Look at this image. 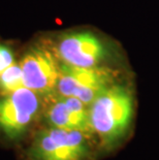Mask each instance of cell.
Listing matches in <instances>:
<instances>
[{
    "label": "cell",
    "mask_w": 159,
    "mask_h": 160,
    "mask_svg": "<svg viewBox=\"0 0 159 160\" xmlns=\"http://www.w3.org/2000/svg\"><path fill=\"white\" fill-rule=\"evenodd\" d=\"M133 111L131 91L122 85H111L89 105L92 133L97 135L103 147L118 145L131 124Z\"/></svg>",
    "instance_id": "cell-1"
},
{
    "label": "cell",
    "mask_w": 159,
    "mask_h": 160,
    "mask_svg": "<svg viewBox=\"0 0 159 160\" xmlns=\"http://www.w3.org/2000/svg\"><path fill=\"white\" fill-rule=\"evenodd\" d=\"M89 134L80 130L48 127L35 134L28 149L29 160H89Z\"/></svg>",
    "instance_id": "cell-2"
},
{
    "label": "cell",
    "mask_w": 159,
    "mask_h": 160,
    "mask_svg": "<svg viewBox=\"0 0 159 160\" xmlns=\"http://www.w3.org/2000/svg\"><path fill=\"white\" fill-rule=\"evenodd\" d=\"M42 108V96L27 87L1 95L0 133L8 141H19L27 133Z\"/></svg>",
    "instance_id": "cell-3"
},
{
    "label": "cell",
    "mask_w": 159,
    "mask_h": 160,
    "mask_svg": "<svg viewBox=\"0 0 159 160\" xmlns=\"http://www.w3.org/2000/svg\"><path fill=\"white\" fill-rule=\"evenodd\" d=\"M111 85H113V72L110 69L98 66L82 68L61 63L55 94L77 97L89 107Z\"/></svg>",
    "instance_id": "cell-4"
},
{
    "label": "cell",
    "mask_w": 159,
    "mask_h": 160,
    "mask_svg": "<svg viewBox=\"0 0 159 160\" xmlns=\"http://www.w3.org/2000/svg\"><path fill=\"white\" fill-rule=\"evenodd\" d=\"M24 86L42 97L56 93L60 76V64L50 50L40 47L29 49L20 61Z\"/></svg>",
    "instance_id": "cell-5"
},
{
    "label": "cell",
    "mask_w": 159,
    "mask_h": 160,
    "mask_svg": "<svg viewBox=\"0 0 159 160\" xmlns=\"http://www.w3.org/2000/svg\"><path fill=\"white\" fill-rule=\"evenodd\" d=\"M61 63L74 67H97L106 56V49L96 35L90 32H72L61 36L57 45Z\"/></svg>",
    "instance_id": "cell-6"
},
{
    "label": "cell",
    "mask_w": 159,
    "mask_h": 160,
    "mask_svg": "<svg viewBox=\"0 0 159 160\" xmlns=\"http://www.w3.org/2000/svg\"><path fill=\"white\" fill-rule=\"evenodd\" d=\"M46 119L51 127L80 130L92 134L89 121V107L73 96L54 94L46 108Z\"/></svg>",
    "instance_id": "cell-7"
},
{
    "label": "cell",
    "mask_w": 159,
    "mask_h": 160,
    "mask_svg": "<svg viewBox=\"0 0 159 160\" xmlns=\"http://www.w3.org/2000/svg\"><path fill=\"white\" fill-rule=\"evenodd\" d=\"M23 87H25L24 78H23V70L20 62H15L0 74V93L1 95L9 94Z\"/></svg>",
    "instance_id": "cell-8"
},
{
    "label": "cell",
    "mask_w": 159,
    "mask_h": 160,
    "mask_svg": "<svg viewBox=\"0 0 159 160\" xmlns=\"http://www.w3.org/2000/svg\"><path fill=\"white\" fill-rule=\"evenodd\" d=\"M15 63V55L9 47L0 43V74Z\"/></svg>",
    "instance_id": "cell-9"
}]
</instances>
